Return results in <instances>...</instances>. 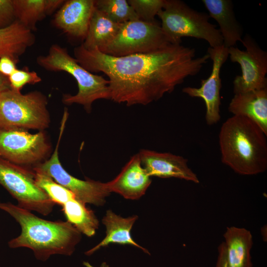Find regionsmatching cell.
Segmentation results:
<instances>
[{
    "label": "cell",
    "mask_w": 267,
    "mask_h": 267,
    "mask_svg": "<svg viewBox=\"0 0 267 267\" xmlns=\"http://www.w3.org/2000/svg\"><path fill=\"white\" fill-rule=\"evenodd\" d=\"M0 209L13 218L21 229L20 234L8 242L9 247L30 248L39 260L45 261L54 254L70 256L81 240V233L68 221L45 220L10 202H0Z\"/></svg>",
    "instance_id": "2"
},
{
    "label": "cell",
    "mask_w": 267,
    "mask_h": 267,
    "mask_svg": "<svg viewBox=\"0 0 267 267\" xmlns=\"http://www.w3.org/2000/svg\"><path fill=\"white\" fill-rule=\"evenodd\" d=\"M207 53L213 62L210 75L208 78L201 80L200 87H187L183 88L182 91L190 97L201 98L204 100L206 122L208 125H212L218 123L221 118L220 71L228 57V48L223 45L214 48L209 47Z\"/></svg>",
    "instance_id": "12"
},
{
    "label": "cell",
    "mask_w": 267,
    "mask_h": 267,
    "mask_svg": "<svg viewBox=\"0 0 267 267\" xmlns=\"http://www.w3.org/2000/svg\"><path fill=\"white\" fill-rule=\"evenodd\" d=\"M228 109L233 115L253 121L267 135V88L235 94Z\"/></svg>",
    "instance_id": "16"
},
{
    "label": "cell",
    "mask_w": 267,
    "mask_h": 267,
    "mask_svg": "<svg viewBox=\"0 0 267 267\" xmlns=\"http://www.w3.org/2000/svg\"><path fill=\"white\" fill-rule=\"evenodd\" d=\"M0 184L17 200V205L22 208L46 216L52 212L55 205L37 185L33 170L0 157Z\"/></svg>",
    "instance_id": "8"
},
{
    "label": "cell",
    "mask_w": 267,
    "mask_h": 267,
    "mask_svg": "<svg viewBox=\"0 0 267 267\" xmlns=\"http://www.w3.org/2000/svg\"><path fill=\"white\" fill-rule=\"evenodd\" d=\"M35 42L33 31L16 20L8 26L0 29V58L7 56L17 63L19 57Z\"/></svg>",
    "instance_id": "20"
},
{
    "label": "cell",
    "mask_w": 267,
    "mask_h": 267,
    "mask_svg": "<svg viewBox=\"0 0 267 267\" xmlns=\"http://www.w3.org/2000/svg\"><path fill=\"white\" fill-rule=\"evenodd\" d=\"M12 0H0V29L16 20Z\"/></svg>",
    "instance_id": "28"
},
{
    "label": "cell",
    "mask_w": 267,
    "mask_h": 267,
    "mask_svg": "<svg viewBox=\"0 0 267 267\" xmlns=\"http://www.w3.org/2000/svg\"><path fill=\"white\" fill-rule=\"evenodd\" d=\"M210 17L219 24V30L226 48L235 46L242 42L243 30L235 15L233 2L230 0H202Z\"/></svg>",
    "instance_id": "17"
},
{
    "label": "cell",
    "mask_w": 267,
    "mask_h": 267,
    "mask_svg": "<svg viewBox=\"0 0 267 267\" xmlns=\"http://www.w3.org/2000/svg\"><path fill=\"white\" fill-rule=\"evenodd\" d=\"M138 154L142 167L150 177L175 178L199 183L197 176L188 167L187 160L182 156L148 149H141Z\"/></svg>",
    "instance_id": "13"
},
{
    "label": "cell",
    "mask_w": 267,
    "mask_h": 267,
    "mask_svg": "<svg viewBox=\"0 0 267 267\" xmlns=\"http://www.w3.org/2000/svg\"><path fill=\"white\" fill-rule=\"evenodd\" d=\"M74 58L91 73L108 78L110 100L126 105H146L171 93L189 76L197 75L210 58L196 57L193 48L169 44L143 54L115 57L97 48L88 50L81 44L74 49Z\"/></svg>",
    "instance_id": "1"
},
{
    "label": "cell",
    "mask_w": 267,
    "mask_h": 267,
    "mask_svg": "<svg viewBox=\"0 0 267 267\" xmlns=\"http://www.w3.org/2000/svg\"><path fill=\"white\" fill-rule=\"evenodd\" d=\"M37 64L49 71H64L76 80L78 91L75 95L64 94L63 102L67 105H82L89 113L92 103L99 99H110L109 82L102 76L94 74L83 68L66 48L57 44L50 46L47 54L37 57Z\"/></svg>",
    "instance_id": "4"
},
{
    "label": "cell",
    "mask_w": 267,
    "mask_h": 267,
    "mask_svg": "<svg viewBox=\"0 0 267 267\" xmlns=\"http://www.w3.org/2000/svg\"><path fill=\"white\" fill-rule=\"evenodd\" d=\"M16 19L32 31L37 23L59 8L64 0H12Z\"/></svg>",
    "instance_id": "21"
},
{
    "label": "cell",
    "mask_w": 267,
    "mask_h": 267,
    "mask_svg": "<svg viewBox=\"0 0 267 267\" xmlns=\"http://www.w3.org/2000/svg\"><path fill=\"white\" fill-rule=\"evenodd\" d=\"M241 43L245 50L235 46L228 48L230 60L238 63L242 72L233 81L234 94L267 88V51L249 34L242 38Z\"/></svg>",
    "instance_id": "9"
},
{
    "label": "cell",
    "mask_w": 267,
    "mask_h": 267,
    "mask_svg": "<svg viewBox=\"0 0 267 267\" xmlns=\"http://www.w3.org/2000/svg\"><path fill=\"white\" fill-rule=\"evenodd\" d=\"M169 44L159 22L138 19L122 24L113 41L98 50L110 56L121 57L151 52Z\"/></svg>",
    "instance_id": "7"
},
{
    "label": "cell",
    "mask_w": 267,
    "mask_h": 267,
    "mask_svg": "<svg viewBox=\"0 0 267 267\" xmlns=\"http://www.w3.org/2000/svg\"><path fill=\"white\" fill-rule=\"evenodd\" d=\"M8 79L10 88L19 91L27 84L34 85L42 81L37 72L17 68L8 77Z\"/></svg>",
    "instance_id": "27"
},
{
    "label": "cell",
    "mask_w": 267,
    "mask_h": 267,
    "mask_svg": "<svg viewBox=\"0 0 267 267\" xmlns=\"http://www.w3.org/2000/svg\"><path fill=\"white\" fill-rule=\"evenodd\" d=\"M94 8V0H65L56 13L53 24L68 35L84 40Z\"/></svg>",
    "instance_id": "14"
},
{
    "label": "cell",
    "mask_w": 267,
    "mask_h": 267,
    "mask_svg": "<svg viewBox=\"0 0 267 267\" xmlns=\"http://www.w3.org/2000/svg\"><path fill=\"white\" fill-rule=\"evenodd\" d=\"M223 237L228 267H252L251 232L245 228L227 227Z\"/></svg>",
    "instance_id": "18"
},
{
    "label": "cell",
    "mask_w": 267,
    "mask_h": 267,
    "mask_svg": "<svg viewBox=\"0 0 267 267\" xmlns=\"http://www.w3.org/2000/svg\"><path fill=\"white\" fill-rule=\"evenodd\" d=\"M137 218V216L123 218L115 214L111 210L107 211L102 219V223L106 229V236L99 244L86 252V254L90 255L100 248L112 243L133 245L148 253L146 249L137 244L131 235V229Z\"/></svg>",
    "instance_id": "19"
},
{
    "label": "cell",
    "mask_w": 267,
    "mask_h": 267,
    "mask_svg": "<svg viewBox=\"0 0 267 267\" xmlns=\"http://www.w3.org/2000/svg\"><path fill=\"white\" fill-rule=\"evenodd\" d=\"M267 136L253 121L233 115L222 124L219 133L222 163L241 175L265 172L267 169Z\"/></svg>",
    "instance_id": "3"
},
{
    "label": "cell",
    "mask_w": 267,
    "mask_h": 267,
    "mask_svg": "<svg viewBox=\"0 0 267 267\" xmlns=\"http://www.w3.org/2000/svg\"><path fill=\"white\" fill-rule=\"evenodd\" d=\"M35 180L37 185L42 189L53 203L63 206L68 201L75 198L69 190L56 182L46 174L34 169Z\"/></svg>",
    "instance_id": "25"
},
{
    "label": "cell",
    "mask_w": 267,
    "mask_h": 267,
    "mask_svg": "<svg viewBox=\"0 0 267 267\" xmlns=\"http://www.w3.org/2000/svg\"><path fill=\"white\" fill-rule=\"evenodd\" d=\"M157 15L171 44H181V38L191 37L206 41L212 48L223 45L220 32L209 22L208 14L192 9L183 1L164 0Z\"/></svg>",
    "instance_id": "5"
},
{
    "label": "cell",
    "mask_w": 267,
    "mask_h": 267,
    "mask_svg": "<svg viewBox=\"0 0 267 267\" xmlns=\"http://www.w3.org/2000/svg\"><path fill=\"white\" fill-rule=\"evenodd\" d=\"M10 89L8 77L0 73V93Z\"/></svg>",
    "instance_id": "31"
},
{
    "label": "cell",
    "mask_w": 267,
    "mask_h": 267,
    "mask_svg": "<svg viewBox=\"0 0 267 267\" xmlns=\"http://www.w3.org/2000/svg\"><path fill=\"white\" fill-rule=\"evenodd\" d=\"M50 145L44 133L32 134L21 129H0V157L19 165L44 158Z\"/></svg>",
    "instance_id": "11"
},
{
    "label": "cell",
    "mask_w": 267,
    "mask_h": 267,
    "mask_svg": "<svg viewBox=\"0 0 267 267\" xmlns=\"http://www.w3.org/2000/svg\"><path fill=\"white\" fill-rule=\"evenodd\" d=\"M122 24L115 23L95 7L89 23L87 36L82 44L88 50L100 49L115 38Z\"/></svg>",
    "instance_id": "22"
},
{
    "label": "cell",
    "mask_w": 267,
    "mask_h": 267,
    "mask_svg": "<svg viewBox=\"0 0 267 267\" xmlns=\"http://www.w3.org/2000/svg\"><path fill=\"white\" fill-rule=\"evenodd\" d=\"M95 7L117 23L139 19L126 0H96Z\"/></svg>",
    "instance_id": "24"
},
{
    "label": "cell",
    "mask_w": 267,
    "mask_h": 267,
    "mask_svg": "<svg viewBox=\"0 0 267 267\" xmlns=\"http://www.w3.org/2000/svg\"><path fill=\"white\" fill-rule=\"evenodd\" d=\"M62 210L67 221L81 233L89 237L95 234L99 222L93 212L85 204L74 198L65 203Z\"/></svg>",
    "instance_id": "23"
},
{
    "label": "cell",
    "mask_w": 267,
    "mask_h": 267,
    "mask_svg": "<svg viewBox=\"0 0 267 267\" xmlns=\"http://www.w3.org/2000/svg\"><path fill=\"white\" fill-rule=\"evenodd\" d=\"M47 105L46 97L38 91H4L0 93V129H46L50 123Z\"/></svg>",
    "instance_id": "6"
},
{
    "label": "cell",
    "mask_w": 267,
    "mask_h": 267,
    "mask_svg": "<svg viewBox=\"0 0 267 267\" xmlns=\"http://www.w3.org/2000/svg\"><path fill=\"white\" fill-rule=\"evenodd\" d=\"M216 267H228L223 242H222L218 247V257Z\"/></svg>",
    "instance_id": "30"
},
{
    "label": "cell",
    "mask_w": 267,
    "mask_h": 267,
    "mask_svg": "<svg viewBox=\"0 0 267 267\" xmlns=\"http://www.w3.org/2000/svg\"><path fill=\"white\" fill-rule=\"evenodd\" d=\"M139 20L147 22L156 21L155 17L162 8L164 0H128Z\"/></svg>",
    "instance_id": "26"
},
{
    "label": "cell",
    "mask_w": 267,
    "mask_h": 267,
    "mask_svg": "<svg viewBox=\"0 0 267 267\" xmlns=\"http://www.w3.org/2000/svg\"><path fill=\"white\" fill-rule=\"evenodd\" d=\"M16 63L10 57L3 56L0 58V73L8 77L16 69Z\"/></svg>",
    "instance_id": "29"
},
{
    "label": "cell",
    "mask_w": 267,
    "mask_h": 267,
    "mask_svg": "<svg viewBox=\"0 0 267 267\" xmlns=\"http://www.w3.org/2000/svg\"><path fill=\"white\" fill-rule=\"evenodd\" d=\"M67 118L63 117L59 138L53 153L45 162L36 165L37 169L51 177L75 195V198L86 204L101 206L110 193L105 183L88 179L81 180L69 174L62 167L58 157V147Z\"/></svg>",
    "instance_id": "10"
},
{
    "label": "cell",
    "mask_w": 267,
    "mask_h": 267,
    "mask_svg": "<svg viewBox=\"0 0 267 267\" xmlns=\"http://www.w3.org/2000/svg\"><path fill=\"white\" fill-rule=\"evenodd\" d=\"M151 183L150 177L142 167L137 153L131 157L115 178L105 184L110 193L114 192L125 198L135 200L145 194Z\"/></svg>",
    "instance_id": "15"
}]
</instances>
